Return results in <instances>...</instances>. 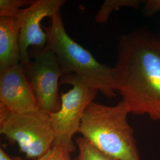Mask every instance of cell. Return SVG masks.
<instances>
[{"instance_id":"ba28073f","label":"cell","mask_w":160,"mask_h":160,"mask_svg":"<svg viewBox=\"0 0 160 160\" xmlns=\"http://www.w3.org/2000/svg\"><path fill=\"white\" fill-rule=\"evenodd\" d=\"M0 104L17 114L40 110L22 63L0 70Z\"/></svg>"},{"instance_id":"7c38bea8","label":"cell","mask_w":160,"mask_h":160,"mask_svg":"<svg viewBox=\"0 0 160 160\" xmlns=\"http://www.w3.org/2000/svg\"><path fill=\"white\" fill-rule=\"evenodd\" d=\"M34 2L32 0H0V17H16L22 9Z\"/></svg>"},{"instance_id":"7a4b0ae2","label":"cell","mask_w":160,"mask_h":160,"mask_svg":"<svg viewBox=\"0 0 160 160\" xmlns=\"http://www.w3.org/2000/svg\"><path fill=\"white\" fill-rule=\"evenodd\" d=\"M130 112L122 100L113 106L92 102L86 109L78 133L100 151L119 160H141Z\"/></svg>"},{"instance_id":"52a82bcc","label":"cell","mask_w":160,"mask_h":160,"mask_svg":"<svg viewBox=\"0 0 160 160\" xmlns=\"http://www.w3.org/2000/svg\"><path fill=\"white\" fill-rule=\"evenodd\" d=\"M65 0H36L30 6L21 10L17 16L20 23V63L23 66L30 62L29 48L42 49L46 46L48 36L42 29L41 23L46 18L60 12Z\"/></svg>"},{"instance_id":"5bb4252c","label":"cell","mask_w":160,"mask_h":160,"mask_svg":"<svg viewBox=\"0 0 160 160\" xmlns=\"http://www.w3.org/2000/svg\"><path fill=\"white\" fill-rule=\"evenodd\" d=\"M144 3L145 12L149 15L153 14L160 10V0H149Z\"/></svg>"},{"instance_id":"3957f363","label":"cell","mask_w":160,"mask_h":160,"mask_svg":"<svg viewBox=\"0 0 160 160\" xmlns=\"http://www.w3.org/2000/svg\"><path fill=\"white\" fill-rule=\"evenodd\" d=\"M43 28L48 36V44L57 57L63 76L76 75L104 96L113 98L117 96L115 67L98 61L90 52L69 36L61 12L52 17L49 26Z\"/></svg>"},{"instance_id":"30bf717a","label":"cell","mask_w":160,"mask_h":160,"mask_svg":"<svg viewBox=\"0 0 160 160\" xmlns=\"http://www.w3.org/2000/svg\"><path fill=\"white\" fill-rule=\"evenodd\" d=\"M142 2L140 0H106L97 12L95 20L99 24L106 23L114 10H118L122 7L137 8Z\"/></svg>"},{"instance_id":"2e32d148","label":"cell","mask_w":160,"mask_h":160,"mask_svg":"<svg viewBox=\"0 0 160 160\" xmlns=\"http://www.w3.org/2000/svg\"><path fill=\"white\" fill-rule=\"evenodd\" d=\"M51 149L47 154L45 155L44 156H43L42 157L35 160H49L50 157H51Z\"/></svg>"},{"instance_id":"9a60e30c","label":"cell","mask_w":160,"mask_h":160,"mask_svg":"<svg viewBox=\"0 0 160 160\" xmlns=\"http://www.w3.org/2000/svg\"><path fill=\"white\" fill-rule=\"evenodd\" d=\"M0 160H14L4 152L2 149H0Z\"/></svg>"},{"instance_id":"8fae6325","label":"cell","mask_w":160,"mask_h":160,"mask_svg":"<svg viewBox=\"0 0 160 160\" xmlns=\"http://www.w3.org/2000/svg\"><path fill=\"white\" fill-rule=\"evenodd\" d=\"M76 143L78 154L73 160H119L102 152L83 137L77 138Z\"/></svg>"},{"instance_id":"6da1fadb","label":"cell","mask_w":160,"mask_h":160,"mask_svg":"<svg viewBox=\"0 0 160 160\" xmlns=\"http://www.w3.org/2000/svg\"><path fill=\"white\" fill-rule=\"evenodd\" d=\"M114 67L130 113L160 121V37L143 30L121 35Z\"/></svg>"},{"instance_id":"277c9868","label":"cell","mask_w":160,"mask_h":160,"mask_svg":"<svg viewBox=\"0 0 160 160\" xmlns=\"http://www.w3.org/2000/svg\"><path fill=\"white\" fill-rule=\"evenodd\" d=\"M0 133L17 143L27 158L38 159L51 149L55 133L50 114L41 110L17 114L0 104Z\"/></svg>"},{"instance_id":"5b68a950","label":"cell","mask_w":160,"mask_h":160,"mask_svg":"<svg viewBox=\"0 0 160 160\" xmlns=\"http://www.w3.org/2000/svg\"><path fill=\"white\" fill-rule=\"evenodd\" d=\"M60 84H69L72 88L65 93H61L59 110L49 114L55 133L53 145H63L71 153L75 150L73 136L78 132L86 109L99 92L75 74L62 76Z\"/></svg>"},{"instance_id":"4fadbf2b","label":"cell","mask_w":160,"mask_h":160,"mask_svg":"<svg viewBox=\"0 0 160 160\" xmlns=\"http://www.w3.org/2000/svg\"><path fill=\"white\" fill-rule=\"evenodd\" d=\"M49 160H71L70 152L63 145H54L52 148Z\"/></svg>"},{"instance_id":"9c48e42d","label":"cell","mask_w":160,"mask_h":160,"mask_svg":"<svg viewBox=\"0 0 160 160\" xmlns=\"http://www.w3.org/2000/svg\"><path fill=\"white\" fill-rule=\"evenodd\" d=\"M20 61L18 20L16 17H0V70Z\"/></svg>"},{"instance_id":"8992f818","label":"cell","mask_w":160,"mask_h":160,"mask_svg":"<svg viewBox=\"0 0 160 160\" xmlns=\"http://www.w3.org/2000/svg\"><path fill=\"white\" fill-rule=\"evenodd\" d=\"M32 57L23 67L39 108L49 114L57 113L61 106L59 86L63 76L57 57L48 44L36 48Z\"/></svg>"}]
</instances>
